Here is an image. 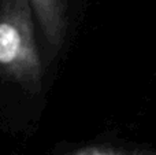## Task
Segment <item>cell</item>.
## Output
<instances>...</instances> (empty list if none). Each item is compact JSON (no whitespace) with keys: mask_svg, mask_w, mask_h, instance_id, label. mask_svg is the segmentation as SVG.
I'll list each match as a JSON object with an SVG mask.
<instances>
[{"mask_svg":"<svg viewBox=\"0 0 156 155\" xmlns=\"http://www.w3.org/2000/svg\"><path fill=\"white\" fill-rule=\"evenodd\" d=\"M33 15L29 0H0V71L26 88L43 76Z\"/></svg>","mask_w":156,"mask_h":155,"instance_id":"cell-1","label":"cell"},{"mask_svg":"<svg viewBox=\"0 0 156 155\" xmlns=\"http://www.w3.org/2000/svg\"><path fill=\"white\" fill-rule=\"evenodd\" d=\"M43 33L51 47H59L66 32L65 0H29Z\"/></svg>","mask_w":156,"mask_h":155,"instance_id":"cell-2","label":"cell"}]
</instances>
